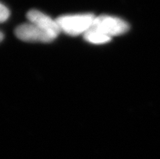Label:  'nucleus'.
I'll return each instance as SVG.
<instances>
[{
  "instance_id": "nucleus-1",
  "label": "nucleus",
  "mask_w": 160,
  "mask_h": 159,
  "mask_svg": "<svg viewBox=\"0 0 160 159\" xmlns=\"http://www.w3.org/2000/svg\"><path fill=\"white\" fill-rule=\"evenodd\" d=\"M96 16L92 14L68 15L60 16L56 21L61 31L68 35H77L85 33L93 25Z\"/></svg>"
},
{
  "instance_id": "nucleus-2",
  "label": "nucleus",
  "mask_w": 160,
  "mask_h": 159,
  "mask_svg": "<svg viewBox=\"0 0 160 159\" xmlns=\"http://www.w3.org/2000/svg\"><path fill=\"white\" fill-rule=\"evenodd\" d=\"M91 28H95L112 37L128 32L129 26L121 19L103 15L95 17Z\"/></svg>"
},
{
  "instance_id": "nucleus-3",
  "label": "nucleus",
  "mask_w": 160,
  "mask_h": 159,
  "mask_svg": "<svg viewBox=\"0 0 160 159\" xmlns=\"http://www.w3.org/2000/svg\"><path fill=\"white\" fill-rule=\"evenodd\" d=\"M15 34L19 39L28 42L47 43L55 40L46 31L30 22L19 25L15 30Z\"/></svg>"
},
{
  "instance_id": "nucleus-4",
  "label": "nucleus",
  "mask_w": 160,
  "mask_h": 159,
  "mask_svg": "<svg viewBox=\"0 0 160 159\" xmlns=\"http://www.w3.org/2000/svg\"><path fill=\"white\" fill-rule=\"evenodd\" d=\"M27 17H28L29 22L46 31L55 39L61 32L56 20H52L51 17H49L48 16L42 12H39V11H29L27 14Z\"/></svg>"
},
{
  "instance_id": "nucleus-5",
  "label": "nucleus",
  "mask_w": 160,
  "mask_h": 159,
  "mask_svg": "<svg viewBox=\"0 0 160 159\" xmlns=\"http://www.w3.org/2000/svg\"><path fill=\"white\" fill-rule=\"evenodd\" d=\"M84 37L87 42L93 44H103L110 42L112 38L108 35L104 34L103 32L93 28H90L87 32L84 33Z\"/></svg>"
},
{
  "instance_id": "nucleus-6",
  "label": "nucleus",
  "mask_w": 160,
  "mask_h": 159,
  "mask_svg": "<svg viewBox=\"0 0 160 159\" xmlns=\"http://www.w3.org/2000/svg\"><path fill=\"white\" fill-rule=\"evenodd\" d=\"M9 15H10L9 10L4 5L0 3V23L6 21L9 17Z\"/></svg>"
},
{
  "instance_id": "nucleus-7",
  "label": "nucleus",
  "mask_w": 160,
  "mask_h": 159,
  "mask_svg": "<svg viewBox=\"0 0 160 159\" xmlns=\"http://www.w3.org/2000/svg\"><path fill=\"white\" fill-rule=\"evenodd\" d=\"M2 39H3V34H2V32H0V42H2Z\"/></svg>"
}]
</instances>
